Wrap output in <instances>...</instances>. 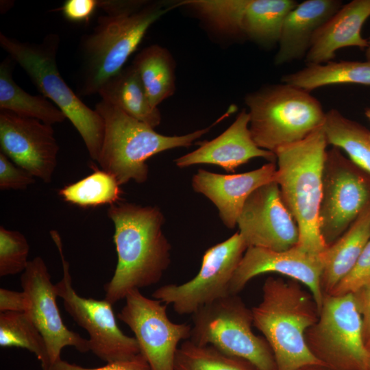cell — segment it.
I'll return each instance as SVG.
<instances>
[{
	"instance_id": "obj_1",
	"label": "cell",
	"mask_w": 370,
	"mask_h": 370,
	"mask_svg": "<svg viewBox=\"0 0 370 370\" xmlns=\"http://www.w3.org/2000/svg\"><path fill=\"white\" fill-rule=\"evenodd\" d=\"M107 214L114 225L117 264L104 291L105 299L114 304L130 291L161 280L171 262V245L162 232L164 217L157 206L118 202L110 206Z\"/></svg>"
},
{
	"instance_id": "obj_2",
	"label": "cell",
	"mask_w": 370,
	"mask_h": 370,
	"mask_svg": "<svg viewBox=\"0 0 370 370\" xmlns=\"http://www.w3.org/2000/svg\"><path fill=\"white\" fill-rule=\"evenodd\" d=\"M99 16L92 32L81 40L82 65L77 92L98 93L103 85L123 69L149 28L174 8L147 0H99Z\"/></svg>"
},
{
	"instance_id": "obj_3",
	"label": "cell",
	"mask_w": 370,
	"mask_h": 370,
	"mask_svg": "<svg viewBox=\"0 0 370 370\" xmlns=\"http://www.w3.org/2000/svg\"><path fill=\"white\" fill-rule=\"evenodd\" d=\"M299 284L269 277L262 286L261 301L251 308L253 325L271 347L277 370L324 366L310 352L305 338L307 330L318 320L319 310L311 293Z\"/></svg>"
},
{
	"instance_id": "obj_4",
	"label": "cell",
	"mask_w": 370,
	"mask_h": 370,
	"mask_svg": "<svg viewBox=\"0 0 370 370\" xmlns=\"http://www.w3.org/2000/svg\"><path fill=\"white\" fill-rule=\"evenodd\" d=\"M327 145L323 124L304 139L275 151V182L298 226L297 247L314 254H321L328 247L319 225Z\"/></svg>"
},
{
	"instance_id": "obj_5",
	"label": "cell",
	"mask_w": 370,
	"mask_h": 370,
	"mask_svg": "<svg viewBox=\"0 0 370 370\" xmlns=\"http://www.w3.org/2000/svg\"><path fill=\"white\" fill-rule=\"evenodd\" d=\"M95 110L104 121V136L97 162L115 177L119 185L130 180L141 184L148 178L147 160L177 147H188L211 128L230 116L226 111L212 125L180 136H166L129 116L117 107L101 100Z\"/></svg>"
},
{
	"instance_id": "obj_6",
	"label": "cell",
	"mask_w": 370,
	"mask_h": 370,
	"mask_svg": "<svg viewBox=\"0 0 370 370\" xmlns=\"http://www.w3.org/2000/svg\"><path fill=\"white\" fill-rule=\"evenodd\" d=\"M0 44L26 72L42 95L69 119L82 136L90 158L97 162L104 136V121L61 77L56 62L59 36L50 34L40 42L33 43L18 41L1 32Z\"/></svg>"
},
{
	"instance_id": "obj_7",
	"label": "cell",
	"mask_w": 370,
	"mask_h": 370,
	"mask_svg": "<svg viewBox=\"0 0 370 370\" xmlns=\"http://www.w3.org/2000/svg\"><path fill=\"white\" fill-rule=\"evenodd\" d=\"M245 103L254 142L273 153L306 138L323 124L326 113L309 92L284 83L250 92Z\"/></svg>"
},
{
	"instance_id": "obj_8",
	"label": "cell",
	"mask_w": 370,
	"mask_h": 370,
	"mask_svg": "<svg viewBox=\"0 0 370 370\" xmlns=\"http://www.w3.org/2000/svg\"><path fill=\"white\" fill-rule=\"evenodd\" d=\"M192 315L189 339L193 343L244 359L257 370H277L268 343L252 331L251 309L237 295L215 300Z\"/></svg>"
},
{
	"instance_id": "obj_9",
	"label": "cell",
	"mask_w": 370,
	"mask_h": 370,
	"mask_svg": "<svg viewBox=\"0 0 370 370\" xmlns=\"http://www.w3.org/2000/svg\"><path fill=\"white\" fill-rule=\"evenodd\" d=\"M312 354L330 370H365L363 323L353 293L324 295L317 321L305 334Z\"/></svg>"
},
{
	"instance_id": "obj_10",
	"label": "cell",
	"mask_w": 370,
	"mask_h": 370,
	"mask_svg": "<svg viewBox=\"0 0 370 370\" xmlns=\"http://www.w3.org/2000/svg\"><path fill=\"white\" fill-rule=\"evenodd\" d=\"M50 235L58 250L63 271L62 279L56 284L58 297L62 299L66 312L87 332L90 351L108 363L127 360L140 354L136 338L119 328L113 304L105 299L85 298L77 293L61 237L56 230H51Z\"/></svg>"
},
{
	"instance_id": "obj_11",
	"label": "cell",
	"mask_w": 370,
	"mask_h": 370,
	"mask_svg": "<svg viewBox=\"0 0 370 370\" xmlns=\"http://www.w3.org/2000/svg\"><path fill=\"white\" fill-rule=\"evenodd\" d=\"M247 247L238 232L227 240L208 248L201 268L190 280L161 286L152 297L171 305L179 314H193L201 307L231 295L233 275Z\"/></svg>"
},
{
	"instance_id": "obj_12",
	"label": "cell",
	"mask_w": 370,
	"mask_h": 370,
	"mask_svg": "<svg viewBox=\"0 0 370 370\" xmlns=\"http://www.w3.org/2000/svg\"><path fill=\"white\" fill-rule=\"evenodd\" d=\"M125 300L118 318L133 332L151 370H174L179 343L190 338L192 325L171 321L167 305L145 297L140 289L130 291Z\"/></svg>"
},
{
	"instance_id": "obj_13",
	"label": "cell",
	"mask_w": 370,
	"mask_h": 370,
	"mask_svg": "<svg viewBox=\"0 0 370 370\" xmlns=\"http://www.w3.org/2000/svg\"><path fill=\"white\" fill-rule=\"evenodd\" d=\"M336 147L327 151L319 213L321 235L329 246L370 204V186Z\"/></svg>"
},
{
	"instance_id": "obj_14",
	"label": "cell",
	"mask_w": 370,
	"mask_h": 370,
	"mask_svg": "<svg viewBox=\"0 0 370 370\" xmlns=\"http://www.w3.org/2000/svg\"><path fill=\"white\" fill-rule=\"evenodd\" d=\"M239 234L247 247L282 251L297 245V224L275 181L254 190L238 218Z\"/></svg>"
},
{
	"instance_id": "obj_15",
	"label": "cell",
	"mask_w": 370,
	"mask_h": 370,
	"mask_svg": "<svg viewBox=\"0 0 370 370\" xmlns=\"http://www.w3.org/2000/svg\"><path fill=\"white\" fill-rule=\"evenodd\" d=\"M21 284L27 299L26 312L45 338L51 365L61 358L65 347H73L82 353L90 351L88 340L64 325L56 301V284L51 282L41 257L29 261L21 276Z\"/></svg>"
},
{
	"instance_id": "obj_16",
	"label": "cell",
	"mask_w": 370,
	"mask_h": 370,
	"mask_svg": "<svg viewBox=\"0 0 370 370\" xmlns=\"http://www.w3.org/2000/svg\"><path fill=\"white\" fill-rule=\"evenodd\" d=\"M0 146L16 165L45 183L51 181L59 151L52 125L0 110Z\"/></svg>"
},
{
	"instance_id": "obj_17",
	"label": "cell",
	"mask_w": 370,
	"mask_h": 370,
	"mask_svg": "<svg viewBox=\"0 0 370 370\" xmlns=\"http://www.w3.org/2000/svg\"><path fill=\"white\" fill-rule=\"evenodd\" d=\"M323 271L322 253L310 254L297 245L282 251L249 247L233 275L230 293L238 295L253 278L267 273H276L307 286L319 312L324 297L321 286Z\"/></svg>"
},
{
	"instance_id": "obj_18",
	"label": "cell",
	"mask_w": 370,
	"mask_h": 370,
	"mask_svg": "<svg viewBox=\"0 0 370 370\" xmlns=\"http://www.w3.org/2000/svg\"><path fill=\"white\" fill-rule=\"evenodd\" d=\"M276 171L275 162L238 174L224 175L199 169L193 177L192 186L214 204L223 223L233 229L247 198L259 187L275 182Z\"/></svg>"
},
{
	"instance_id": "obj_19",
	"label": "cell",
	"mask_w": 370,
	"mask_h": 370,
	"mask_svg": "<svg viewBox=\"0 0 370 370\" xmlns=\"http://www.w3.org/2000/svg\"><path fill=\"white\" fill-rule=\"evenodd\" d=\"M249 117L243 110L234 121L215 138L205 141L199 147L175 160L179 168L201 164H214L233 172L251 159L262 158L275 162V153L260 148L254 142L249 127Z\"/></svg>"
},
{
	"instance_id": "obj_20",
	"label": "cell",
	"mask_w": 370,
	"mask_h": 370,
	"mask_svg": "<svg viewBox=\"0 0 370 370\" xmlns=\"http://www.w3.org/2000/svg\"><path fill=\"white\" fill-rule=\"evenodd\" d=\"M369 16L370 0H353L342 5L314 34L305 57L306 64L330 62L342 48H367L368 40L361 30Z\"/></svg>"
},
{
	"instance_id": "obj_21",
	"label": "cell",
	"mask_w": 370,
	"mask_h": 370,
	"mask_svg": "<svg viewBox=\"0 0 370 370\" xmlns=\"http://www.w3.org/2000/svg\"><path fill=\"white\" fill-rule=\"evenodd\" d=\"M342 6L338 0H306L286 16L274 63L282 65L306 57L317 30Z\"/></svg>"
},
{
	"instance_id": "obj_22",
	"label": "cell",
	"mask_w": 370,
	"mask_h": 370,
	"mask_svg": "<svg viewBox=\"0 0 370 370\" xmlns=\"http://www.w3.org/2000/svg\"><path fill=\"white\" fill-rule=\"evenodd\" d=\"M369 241L370 204L348 230L322 252L321 286L324 295L330 294L352 271Z\"/></svg>"
},
{
	"instance_id": "obj_23",
	"label": "cell",
	"mask_w": 370,
	"mask_h": 370,
	"mask_svg": "<svg viewBox=\"0 0 370 370\" xmlns=\"http://www.w3.org/2000/svg\"><path fill=\"white\" fill-rule=\"evenodd\" d=\"M98 94L101 100L153 128L161 122V113L158 108L151 104L140 75L132 64L108 79Z\"/></svg>"
},
{
	"instance_id": "obj_24",
	"label": "cell",
	"mask_w": 370,
	"mask_h": 370,
	"mask_svg": "<svg viewBox=\"0 0 370 370\" xmlns=\"http://www.w3.org/2000/svg\"><path fill=\"white\" fill-rule=\"evenodd\" d=\"M282 82L309 92L330 85L370 86V61H330L308 64L299 71L284 75Z\"/></svg>"
},
{
	"instance_id": "obj_25",
	"label": "cell",
	"mask_w": 370,
	"mask_h": 370,
	"mask_svg": "<svg viewBox=\"0 0 370 370\" xmlns=\"http://www.w3.org/2000/svg\"><path fill=\"white\" fill-rule=\"evenodd\" d=\"M137 70L152 106L158 108L175 91V64L165 47L152 45L135 57Z\"/></svg>"
},
{
	"instance_id": "obj_26",
	"label": "cell",
	"mask_w": 370,
	"mask_h": 370,
	"mask_svg": "<svg viewBox=\"0 0 370 370\" xmlns=\"http://www.w3.org/2000/svg\"><path fill=\"white\" fill-rule=\"evenodd\" d=\"M12 61L5 59L0 64V110L38 119L46 124L62 123L63 112L43 95H32L22 89L12 77Z\"/></svg>"
},
{
	"instance_id": "obj_27",
	"label": "cell",
	"mask_w": 370,
	"mask_h": 370,
	"mask_svg": "<svg viewBox=\"0 0 370 370\" xmlns=\"http://www.w3.org/2000/svg\"><path fill=\"white\" fill-rule=\"evenodd\" d=\"M297 5L294 0H249L243 36L263 47L278 44L284 20Z\"/></svg>"
},
{
	"instance_id": "obj_28",
	"label": "cell",
	"mask_w": 370,
	"mask_h": 370,
	"mask_svg": "<svg viewBox=\"0 0 370 370\" xmlns=\"http://www.w3.org/2000/svg\"><path fill=\"white\" fill-rule=\"evenodd\" d=\"M323 130L328 145L341 149L352 163L370 175V132L332 109L325 113Z\"/></svg>"
},
{
	"instance_id": "obj_29",
	"label": "cell",
	"mask_w": 370,
	"mask_h": 370,
	"mask_svg": "<svg viewBox=\"0 0 370 370\" xmlns=\"http://www.w3.org/2000/svg\"><path fill=\"white\" fill-rule=\"evenodd\" d=\"M249 0H183L175 8L190 10L208 28L218 36H243L242 23Z\"/></svg>"
},
{
	"instance_id": "obj_30",
	"label": "cell",
	"mask_w": 370,
	"mask_h": 370,
	"mask_svg": "<svg viewBox=\"0 0 370 370\" xmlns=\"http://www.w3.org/2000/svg\"><path fill=\"white\" fill-rule=\"evenodd\" d=\"M0 346L25 349L36 356L42 370L51 367L45 338L26 312H0Z\"/></svg>"
},
{
	"instance_id": "obj_31",
	"label": "cell",
	"mask_w": 370,
	"mask_h": 370,
	"mask_svg": "<svg viewBox=\"0 0 370 370\" xmlns=\"http://www.w3.org/2000/svg\"><path fill=\"white\" fill-rule=\"evenodd\" d=\"M121 193L115 177L98 169L58 190L59 196L64 201L82 208L116 204L121 199Z\"/></svg>"
},
{
	"instance_id": "obj_32",
	"label": "cell",
	"mask_w": 370,
	"mask_h": 370,
	"mask_svg": "<svg viewBox=\"0 0 370 370\" xmlns=\"http://www.w3.org/2000/svg\"><path fill=\"white\" fill-rule=\"evenodd\" d=\"M174 370H257L248 361L227 355L211 345H197L190 339L179 346Z\"/></svg>"
},
{
	"instance_id": "obj_33",
	"label": "cell",
	"mask_w": 370,
	"mask_h": 370,
	"mask_svg": "<svg viewBox=\"0 0 370 370\" xmlns=\"http://www.w3.org/2000/svg\"><path fill=\"white\" fill-rule=\"evenodd\" d=\"M29 245L20 232L0 227V276L23 273L27 267Z\"/></svg>"
},
{
	"instance_id": "obj_34",
	"label": "cell",
	"mask_w": 370,
	"mask_h": 370,
	"mask_svg": "<svg viewBox=\"0 0 370 370\" xmlns=\"http://www.w3.org/2000/svg\"><path fill=\"white\" fill-rule=\"evenodd\" d=\"M369 282H370V241L352 271L328 295L353 293Z\"/></svg>"
},
{
	"instance_id": "obj_35",
	"label": "cell",
	"mask_w": 370,
	"mask_h": 370,
	"mask_svg": "<svg viewBox=\"0 0 370 370\" xmlns=\"http://www.w3.org/2000/svg\"><path fill=\"white\" fill-rule=\"evenodd\" d=\"M35 182V177L15 165L4 153L0 152V189L25 190Z\"/></svg>"
},
{
	"instance_id": "obj_36",
	"label": "cell",
	"mask_w": 370,
	"mask_h": 370,
	"mask_svg": "<svg viewBox=\"0 0 370 370\" xmlns=\"http://www.w3.org/2000/svg\"><path fill=\"white\" fill-rule=\"evenodd\" d=\"M49 370H151L148 362L143 354L123 361L108 363L96 368H86L70 363L61 358L51 365Z\"/></svg>"
},
{
	"instance_id": "obj_37",
	"label": "cell",
	"mask_w": 370,
	"mask_h": 370,
	"mask_svg": "<svg viewBox=\"0 0 370 370\" xmlns=\"http://www.w3.org/2000/svg\"><path fill=\"white\" fill-rule=\"evenodd\" d=\"M98 8L97 0H66L57 10L67 20L81 23L88 21Z\"/></svg>"
},
{
	"instance_id": "obj_38",
	"label": "cell",
	"mask_w": 370,
	"mask_h": 370,
	"mask_svg": "<svg viewBox=\"0 0 370 370\" xmlns=\"http://www.w3.org/2000/svg\"><path fill=\"white\" fill-rule=\"evenodd\" d=\"M27 310V299L23 291L0 288V312H26Z\"/></svg>"
},
{
	"instance_id": "obj_39",
	"label": "cell",
	"mask_w": 370,
	"mask_h": 370,
	"mask_svg": "<svg viewBox=\"0 0 370 370\" xmlns=\"http://www.w3.org/2000/svg\"><path fill=\"white\" fill-rule=\"evenodd\" d=\"M363 323L365 343L370 339V282L353 293Z\"/></svg>"
},
{
	"instance_id": "obj_40",
	"label": "cell",
	"mask_w": 370,
	"mask_h": 370,
	"mask_svg": "<svg viewBox=\"0 0 370 370\" xmlns=\"http://www.w3.org/2000/svg\"><path fill=\"white\" fill-rule=\"evenodd\" d=\"M297 370H330L327 367L321 365H310L300 368Z\"/></svg>"
},
{
	"instance_id": "obj_41",
	"label": "cell",
	"mask_w": 370,
	"mask_h": 370,
	"mask_svg": "<svg viewBox=\"0 0 370 370\" xmlns=\"http://www.w3.org/2000/svg\"><path fill=\"white\" fill-rule=\"evenodd\" d=\"M365 343L367 350V360L365 370H370V339L367 341Z\"/></svg>"
},
{
	"instance_id": "obj_42",
	"label": "cell",
	"mask_w": 370,
	"mask_h": 370,
	"mask_svg": "<svg viewBox=\"0 0 370 370\" xmlns=\"http://www.w3.org/2000/svg\"><path fill=\"white\" fill-rule=\"evenodd\" d=\"M366 58L367 60L370 61V38L368 40V46L366 48Z\"/></svg>"
},
{
	"instance_id": "obj_43",
	"label": "cell",
	"mask_w": 370,
	"mask_h": 370,
	"mask_svg": "<svg viewBox=\"0 0 370 370\" xmlns=\"http://www.w3.org/2000/svg\"><path fill=\"white\" fill-rule=\"evenodd\" d=\"M365 115L367 117V119L370 121V108L366 110Z\"/></svg>"
}]
</instances>
